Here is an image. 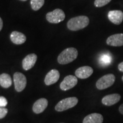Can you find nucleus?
<instances>
[{
    "label": "nucleus",
    "instance_id": "16",
    "mask_svg": "<svg viewBox=\"0 0 123 123\" xmlns=\"http://www.w3.org/2000/svg\"><path fill=\"white\" fill-rule=\"evenodd\" d=\"M103 117L100 113H93L87 115L84 118L83 123H103Z\"/></svg>",
    "mask_w": 123,
    "mask_h": 123
},
{
    "label": "nucleus",
    "instance_id": "1",
    "mask_svg": "<svg viewBox=\"0 0 123 123\" xmlns=\"http://www.w3.org/2000/svg\"><path fill=\"white\" fill-rule=\"evenodd\" d=\"M90 19L87 16L80 15L72 18L67 22V27L71 31H78L85 28L88 25Z\"/></svg>",
    "mask_w": 123,
    "mask_h": 123
},
{
    "label": "nucleus",
    "instance_id": "8",
    "mask_svg": "<svg viewBox=\"0 0 123 123\" xmlns=\"http://www.w3.org/2000/svg\"><path fill=\"white\" fill-rule=\"evenodd\" d=\"M108 17L112 23L119 25L123 21V12L118 10H111L108 14Z\"/></svg>",
    "mask_w": 123,
    "mask_h": 123
},
{
    "label": "nucleus",
    "instance_id": "14",
    "mask_svg": "<svg viewBox=\"0 0 123 123\" xmlns=\"http://www.w3.org/2000/svg\"><path fill=\"white\" fill-rule=\"evenodd\" d=\"M121 99V96L118 93L107 95L102 99L101 102L106 106H111L118 103Z\"/></svg>",
    "mask_w": 123,
    "mask_h": 123
},
{
    "label": "nucleus",
    "instance_id": "13",
    "mask_svg": "<svg viewBox=\"0 0 123 123\" xmlns=\"http://www.w3.org/2000/svg\"><path fill=\"white\" fill-rule=\"evenodd\" d=\"M48 105V101L44 98H41L37 100L34 104L33 111L34 113L38 114L44 111Z\"/></svg>",
    "mask_w": 123,
    "mask_h": 123
},
{
    "label": "nucleus",
    "instance_id": "11",
    "mask_svg": "<svg viewBox=\"0 0 123 123\" xmlns=\"http://www.w3.org/2000/svg\"><path fill=\"white\" fill-rule=\"evenodd\" d=\"M37 60V55L35 54L27 55L22 61V67L25 70H29L34 66Z\"/></svg>",
    "mask_w": 123,
    "mask_h": 123
},
{
    "label": "nucleus",
    "instance_id": "15",
    "mask_svg": "<svg viewBox=\"0 0 123 123\" xmlns=\"http://www.w3.org/2000/svg\"><path fill=\"white\" fill-rule=\"evenodd\" d=\"M10 39L13 43L15 44H21L26 42V37L25 35L21 32L14 31L10 34Z\"/></svg>",
    "mask_w": 123,
    "mask_h": 123
},
{
    "label": "nucleus",
    "instance_id": "7",
    "mask_svg": "<svg viewBox=\"0 0 123 123\" xmlns=\"http://www.w3.org/2000/svg\"><path fill=\"white\" fill-rule=\"evenodd\" d=\"M78 83L77 77L73 75L66 76L60 84V88L63 91H67L74 88Z\"/></svg>",
    "mask_w": 123,
    "mask_h": 123
},
{
    "label": "nucleus",
    "instance_id": "20",
    "mask_svg": "<svg viewBox=\"0 0 123 123\" xmlns=\"http://www.w3.org/2000/svg\"><path fill=\"white\" fill-rule=\"evenodd\" d=\"M112 0H95L94 5L96 7H100L109 4Z\"/></svg>",
    "mask_w": 123,
    "mask_h": 123
},
{
    "label": "nucleus",
    "instance_id": "17",
    "mask_svg": "<svg viewBox=\"0 0 123 123\" xmlns=\"http://www.w3.org/2000/svg\"><path fill=\"white\" fill-rule=\"evenodd\" d=\"M12 84V78L7 74L3 73L0 75V85L3 88H7Z\"/></svg>",
    "mask_w": 123,
    "mask_h": 123
},
{
    "label": "nucleus",
    "instance_id": "27",
    "mask_svg": "<svg viewBox=\"0 0 123 123\" xmlns=\"http://www.w3.org/2000/svg\"><path fill=\"white\" fill-rule=\"evenodd\" d=\"M122 80L123 81V77H122Z\"/></svg>",
    "mask_w": 123,
    "mask_h": 123
},
{
    "label": "nucleus",
    "instance_id": "25",
    "mask_svg": "<svg viewBox=\"0 0 123 123\" xmlns=\"http://www.w3.org/2000/svg\"><path fill=\"white\" fill-rule=\"evenodd\" d=\"M2 27H3V21H2V19H1V18L0 17V31H1V30H2Z\"/></svg>",
    "mask_w": 123,
    "mask_h": 123
},
{
    "label": "nucleus",
    "instance_id": "2",
    "mask_svg": "<svg viewBox=\"0 0 123 123\" xmlns=\"http://www.w3.org/2000/svg\"><path fill=\"white\" fill-rule=\"evenodd\" d=\"M78 50L74 47L67 48L63 51L58 57V62L59 64H66L70 63L78 57Z\"/></svg>",
    "mask_w": 123,
    "mask_h": 123
},
{
    "label": "nucleus",
    "instance_id": "24",
    "mask_svg": "<svg viewBox=\"0 0 123 123\" xmlns=\"http://www.w3.org/2000/svg\"><path fill=\"white\" fill-rule=\"evenodd\" d=\"M119 112H120L121 114L123 115V104H121V105L119 107Z\"/></svg>",
    "mask_w": 123,
    "mask_h": 123
},
{
    "label": "nucleus",
    "instance_id": "26",
    "mask_svg": "<svg viewBox=\"0 0 123 123\" xmlns=\"http://www.w3.org/2000/svg\"><path fill=\"white\" fill-rule=\"evenodd\" d=\"M20 1H27V0H20Z\"/></svg>",
    "mask_w": 123,
    "mask_h": 123
},
{
    "label": "nucleus",
    "instance_id": "23",
    "mask_svg": "<svg viewBox=\"0 0 123 123\" xmlns=\"http://www.w3.org/2000/svg\"><path fill=\"white\" fill-rule=\"evenodd\" d=\"M118 69L119 71H120L121 72H123V62H121L119 65H118Z\"/></svg>",
    "mask_w": 123,
    "mask_h": 123
},
{
    "label": "nucleus",
    "instance_id": "18",
    "mask_svg": "<svg viewBox=\"0 0 123 123\" xmlns=\"http://www.w3.org/2000/svg\"><path fill=\"white\" fill-rule=\"evenodd\" d=\"M112 60L111 55L109 54H103L99 58V63L101 66H107L110 65Z\"/></svg>",
    "mask_w": 123,
    "mask_h": 123
},
{
    "label": "nucleus",
    "instance_id": "22",
    "mask_svg": "<svg viewBox=\"0 0 123 123\" xmlns=\"http://www.w3.org/2000/svg\"><path fill=\"white\" fill-rule=\"evenodd\" d=\"M7 104V101L5 97L0 96V107H5Z\"/></svg>",
    "mask_w": 123,
    "mask_h": 123
},
{
    "label": "nucleus",
    "instance_id": "10",
    "mask_svg": "<svg viewBox=\"0 0 123 123\" xmlns=\"http://www.w3.org/2000/svg\"><path fill=\"white\" fill-rule=\"evenodd\" d=\"M60 74L56 69H53L47 74L44 78V83L46 85L50 86L57 82L59 79Z\"/></svg>",
    "mask_w": 123,
    "mask_h": 123
},
{
    "label": "nucleus",
    "instance_id": "9",
    "mask_svg": "<svg viewBox=\"0 0 123 123\" xmlns=\"http://www.w3.org/2000/svg\"><path fill=\"white\" fill-rule=\"evenodd\" d=\"M106 42L108 45L114 47L123 46V33L111 35L107 38Z\"/></svg>",
    "mask_w": 123,
    "mask_h": 123
},
{
    "label": "nucleus",
    "instance_id": "21",
    "mask_svg": "<svg viewBox=\"0 0 123 123\" xmlns=\"http://www.w3.org/2000/svg\"><path fill=\"white\" fill-rule=\"evenodd\" d=\"M7 112H8L7 109L5 108H0V119L5 117L7 115Z\"/></svg>",
    "mask_w": 123,
    "mask_h": 123
},
{
    "label": "nucleus",
    "instance_id": "5",
    "mask_svg": "<svg viewBox=\"0 0 123 123\" xmlns=\"http://www.w3.org/2000/svg\"><path fill=\"white\" fill-rule=\"evenodd\" d=\"M46 19L51 24H59L65 19L64 12L62 9H56L46 14Z\"/></svg>",
    "mask_w": 123,
    "mask_h": 123
},
{
    "label": "nucleus",
    "instance_id": "3",
    "mask_svg": "<svg viewBox=\"0 0 123 123\" xmlns=\"http://www.w3.org/2000/svg\"><path fill=\"white\" fill-rule=\"evenodd\" d=\"M78 103V98L75 97L66 98L60 101L55 106V109L56 111L62 112L75 107Z\"/></svg>",
    "mask_w": 123,
    "mask_h": 123
},
{
    "label": "nucleus",
    "instance_id": "19",
    "mask_svg": "<svg viewBox=\"0 0 123 123\" xmlns=\"http://www.w3.org/2000/svg\"><path fill=\"white\" fill-rule=\"evenodd\" d=\"M44 4V0H31L30 4L31 8L35 11L39 10Z\"/></svg>",
    "mask_w": 123,
    "mask_h": 123
},
{
    "label": "nucleus",
    "instance_id": "6",
    "mask_svg": "<svg viewBox=\"0 0 123 123\" xmlns=\"http://www.w3.org/2000/svg\"><path fill=\"white\" fill-rule=\"evenodd\" d=\"M15 89L17 92H21L26 87L27 83L26 78L23 74L17 72L13 76Z\"/></svg>",
    "mask_w": 123,
    "mask_h": 123
},
{
    "label": "nucleus",
    "instance_id": "12",
    "mask_svg": "<svg viewBox=\"0 0 123 123\" xmlns=\"http://www.w3.org/2000/svg\"><path fill=\"white\" fill-rule=\"evenodd\" d=\"M93 73V70L90 66H83L79 67L75 71V75L80 79H87Z\"/></svg>",
    "mask_w": 123,
    "mask_h": 123
},
{
    "label": "nucleus",
    "instance_id": "4",
    "mask_svg": "<svg viewBox=\"0 0 123 123\" xmlns=\"http://www.w3.org/2000/svg\"><path fill=\"white\" fill-rule=\"evenodd\" d=\"M115 79V76L112 74L104 75L97 81L96 83L97 88L101 90L108 88L114 84Z\"/></svg>",
    "mask_w": 123,
    "mask_h": 123
}]
</instances>
